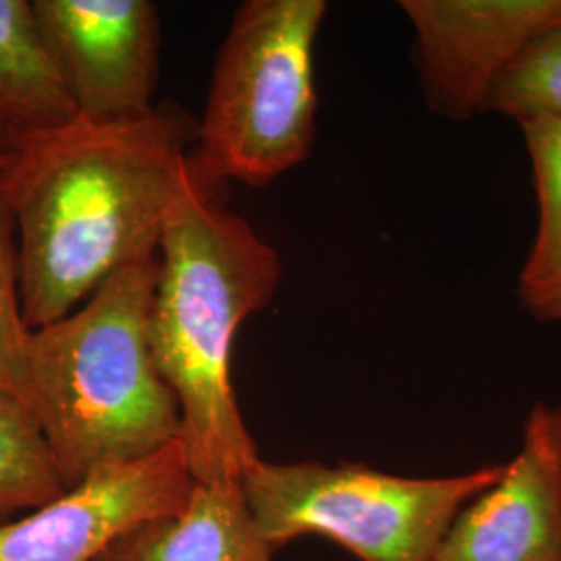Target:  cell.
I'll return each mask as SVG.
<instances>
[{
    "mask_svg": "<svg viewBox=\"0 0 561 561\" xmlns=\"http://www.w3.org/2000/svg\"><path fill=\"white\" fill-rule=\"evenodd\" d=\"M173 111L134 121L76 117L0 164L27 327L59 321L121 268L159 256L190 178Z\"/></svg>",
    "mask_w": 561,
    "mask_h": 561,
    "instance_id": "6da1fadb",
    "label": "cell"
},
{
    "mask_svg": "<svg viewBox=\"0 0 561 561\" xmlns=\"http://www.w3.org/2000/svg\"><path fill=\"white\" fill-rule=\"evenodd\" d=\"M280 273L277 250L190 173L159 248L150 337L201 484H241L261 458L236 398L231 356L241 324L277 296Z\"/></svg>",
    "mask_w": 561,
    "mask_h": 561,
    "instance_id": "7a4b0ae2",
    "label": "cell"
},
{
    "mask_svg": "<svg viewBox=\"0 0 561 561\" xmlns=\"http://www.w3.org/2000/svg\"><path fill=\"white\" fill-rule=\"evenodd\" d=\"M159 256L121 268L73 312L30 333L25 403L65 489L181 439L150 321Z\"/></svg>",
    "mask_w": 561,
    "mask_h": 561,
    "instance_id": "3957f363",
    "label": "cell"
},
{
    "mask_svg": "<svg viewBox=\"0 0 561 561\" xmlns=\"http://www.w3.org/2000/svg\"><path fill=\"white\" fill-rule=\"evenodd\" d=\"M324 0H245L213 67L187 159L196 183L264 187L310 157L317 131L314 46Z\"/></svg>",
    "mask_w": 561,
    "mask_h": 561,
    "instance_id": "277c9868",
    "label": "cell"
},
{
    "mask_svg": "<svg viewBox=\"0 0 561 561\" xmlns=\"http://www.w3.org/2000/svg\"><path fill=\"white\" fill-rule=\"evenodd\" d=\"M503 468L505 461L451 477H401L356 461L259 458L241 491L273 551L322 537L360 561H433L451 522Z\"/></svg>",
    "mask_w": 561,
    "mask_h": 561,
    "instance_id": "5b68a950",
    "label": "cell"
},
{
    "mask_svg": "<svg viewBox=\"0 0 561 561\" xmlns=\"http://www.w3.org/2000/svg\"><path fill=\"white\" fill-rule=\"evenodd\" d=\"M78 117L141 119L161 80V15L150 0H32Z\"/></svg>",
    "mask_w": 561,
    "mask_h": 561,
    "instance_id": "8992f818",
    "label": "cell"
},
{
    "mask_svg": "<svg viewBox=\"0 0 561 561\" xmlns=\"http://www.w3.org/2000/svg\"><path fill=\"white\" fill-rule=\"evenodd\" d=\"M183 442L106 466L57 500L0 524V561H94L129 526L180 512L194 491Z\"/></svg>",
    "mask_w": 561,
    "mask_h": 561,
    "instance_id": "52a82bcc",
    "label": "cell"
},
{
    "mask_svg": "<svg viewBox=\"0 0 561 561\" xmlns=\"http://www.w3.org/2000/svg\"><path fill=\"white\" fill-rule=\"evenodd\" d=\"M400 9L416 34L424 101L458 123L482 113L503 69L561 23V0H401Z\"/></svg>",
    "mask_w": 561,
    "mask_h": 561,
    "instance_id": "ba28073f",
    "label": "cell"
},
{
    "mask_svg": "<svg viewBox=\"0 0 561 561\" xmlns=\"http://www.w3.org/2000/svg\"><path fill=\"white\" fill-rule=\"evenodd\" d=\"M561 556V400L530 408L518 454L468 503L433 561H558Z\"/></svg>",
    "mask_w": 561,
    "mask_h": 561,
    "instance_id": "9c48e42d",
    "label": "cell"
},
{
    "mask_svg": "<svg viewBox=\"0 0 561 561\" xmlns=\"http://www.w3.org/2000/svg\"><path fill=\"white\" fill-rule=\"evenodd\" d=\"M241 484H194L180 512L119 533L94 561H273Z\"/></svg>",
    "mask_w": 561,
    "mask_h": 561,
    "instance_id": "30bf717a",
    "label": "cell"
},
{
    "mask_svg": "<svg viewBox=\"0 0 561 561\" xmlns=\"http://www.w3.org/2000/svg\"><path fill=\"white\" fill-rule=\"evenodd\" d=\"M76 117L32 0H0V159Z\"/></svg>",
    "mask_w": 561,
    "mask_h": 561,
    "instance_id": "8fae6325",
    "label": "cell"
},
{
    "mask_svg": "<svg viewBox=\"0 0 561 561\" xmlns=\"http://www.w3.org/2000/svg\"><path fill=\"white\" fill-rule=\"evenodd\" d=\"M537 190V233L522 266L518 294L539 321L561 298V121L520 125Z\"/></svg>",
    "mask_w": 561,
    "mask_h": 561,
    "instance_id": "7c38bea8",
    "label": "cell"
},
{
    "mask_svg": "<svg viewBox=\"0 0 561 561\" xmlns=\"http://www.w3.org/2000/svg\"><path fill=\"white\" fill-rule=\"evenodd\" d=\"M67 489L42 435L21 401L0 400V524L32 512Z\"/></svg>",
    "mask_w": 561,
    "mask_h": 561,
    "instance_id": "4fadbf2b",
    "label": "cell"
},
{
    "mask_svg": "<svg viewBox=\"0 0 561 561\" xmlns=\"http://www.w3.org/2000/svg\"><path fill=\"white\" fill-rule=\"evenodd\" d=\"M482 113H497L518 125L561 121V23L528 42L503 69Z\"/></svg>",
    "mask_w": 561,
    "mask_h": 561,
    "instance_id": "5bb4252c",
    "label": "cell"
},
{
    "mask_svg": "<svg viewBox=\"0 0 561 561\" xmlns=\"http://www.w3.org/2000/svg\"><path fill=\"white\" fill-rule=\"evenodd\" d=\"M32 329L21 304L20 266L13 225L0 206V400L25 403L27 345Z\"/></svg>",
    "mask_w": 561,
    "mask_h": 561,
    "instance_id": "9a60e30c",
    "label": "cell"
},
{
    "mask_svg": "<svg viewBox=\"0 0 561 561\" xmlns=\"http://www.w3.org/2000/svg\"><path fill=\"white\" fill-rule=\"evenodd\" d=\"M545 322H561V298L556 301V306L547 312V317L542 319Z\"/></svg>",
    "mask_w": 561,
    "mask_h": 561,
    "instance_id": "2e32d148",
    "label": "cell"
},
{
    "mask_svg": "<svg viewBox=\"0 0 561 561\" xmlns=\"http://www.w3.org/2000/svg\"><path fill=\"white\" fill-rule=\"evenodd\" d=\"M4 161H7V159H0V164H2Z\"/></svg>",
    "mask_w": 561,
    "mask_h": 561,
    "instance_id": "e0dca14e",
    "label": "cell"
},
{
    "mask_svg": "<svg viewBox=\"0 0 561 561\" xmlns=\"http://www.w3.org/2000/svg\"><path fill=\"white\" fill-rule=\"evenodd\" d=\"M558 561H561V556H560V560H558Z\"/></svg>",
    "mask_w": 561,
    "mask_h": 561,
    "instance_id": "ac0fdd59",
    "label": "cell"
}]
</instances>
